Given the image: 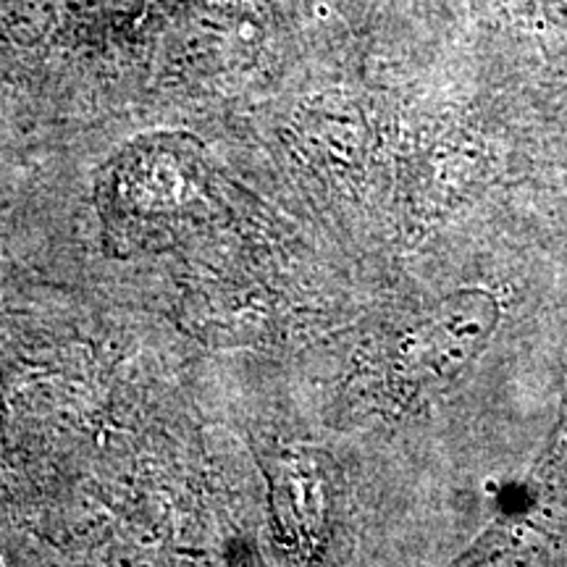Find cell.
I'll list each match as a JSON object with an SVG mask.
<instances>
[{"instance_id":"1","label":"cell","mask_w":567,"mask_h":567,"mask_svg":"<svg viewBox=\"0 0 567 567\" xmlns=\"http://www.w3.org/2000/svg\"><path fill=\"white\" fill-rule=\"evenodd\" d=\"M208 168L184 140H142L116 155L101 182L105 243L132 255L176 243L208 210Z\"/></svg>"},{"instance_id":"2","label":"cell","mask_w":567,"mask_h":567,"mask_svg":"<svg viewBox=\"0 0 567 567\" xmlns=\"http://www.w3.org/2000/svg\"><path fill=\"white\" fill-rule=\"evenodd\" d=\"M502 323L499 297L481 287L444 295L402 339L400 368L415 386L446 384L488 350Z\"/></svg>"}]
</instances>
